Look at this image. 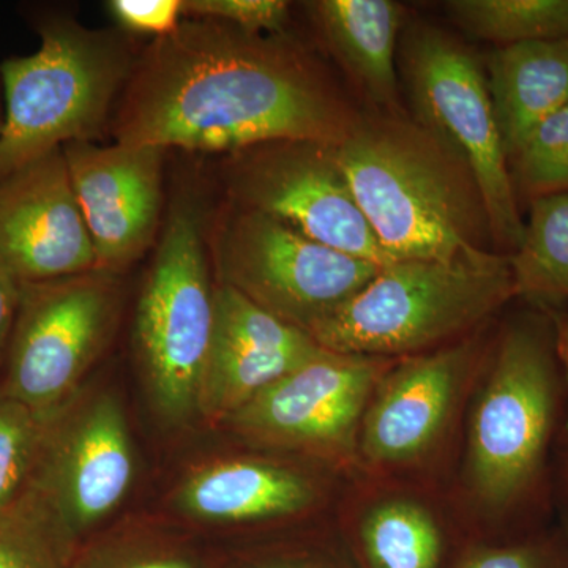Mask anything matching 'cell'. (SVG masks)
<instances>
[{
  "instance_id": "6da1fadb",
  "label": "cell",
  "mask_w": 568,
  "mask_h": 568,
  "mask_svg": "<svg viewBox=\"0 0 568 568\" xmlns=\"http://www.w3.org/2000/svg\"><path fill=\"white\" fill-rule=\"evenodd\" d=\"M362 111L284 33L185 18L152 41L122 91L115 142L241 152L280 141L342 144Z\"/></svg>"
},
{
  "instance_id": "7a4b0ae2",
  "label": "cell",
  "mask_w": 568,
  "mask_h": 568,
  "mask_svg": "<svg viewBox=\"0 0 568 568\" xmlns=\"http://www.w3.org/2000/svg\"><path fill=\"white\" fill-rule=\"evenodd\" d=\"M338 159L392 261L454 263L499 253L476 179L407 112L362 111Z\"/></svg>"
},
{
  "instance_id": "3957f363",
  "label": "cell",
  "mask_w": 568,
  "mask_h": 568,
  "mask_svg": "<svg viewBox=\"0 0 568 568\" xmlns=\"http://www.w3.org/2000/svg\"><path fill=\"white\" fill-rule=\"evenodd\" d=\"M488 357L470 409L463 485L470 506L495 518L518 506L544 470L568 327L537 304L503 325Z\"/></svg>"
},
{
  "instance_id": "277c9868",
  "label": "cell",
  "mask_w": 568,
  "mask_h": 568,
  "mask_svg": "<svg viewBox=\"0 0 568 568\" xmlns=\"http://www.w3.org/2000/svg\"><path fill=\"white\" fill-rule=\"evenodd\" d=\"M511 298L508 254L394 261L308 335L331 353L399 361L476 334Z\"/></svg>"
},
{
  "instance_id": "5b68a950",
  "label": "cell",
  "mask_w": 568,
  "mask_h": 568,
  "mask_svg": "<svg viewBox=\"0 0 568 568\" xmlns=\"http://www.w3.org/2000/svg\"><path fill=\"white\" fill-rule=\"evenodd\" d=\"M29 20L39 51L0 63V181L69 142L97 140L134 65L119 33L91 31L47 10L32 11Z\"/></svg>"
},
{
  "instance_id": "8992f818",
  "label": "cell",
  "mask_w": 568,
  "mask_h": 568,
  "mask_svg": "<svg viewBox=\"0 0 568 568\" xmlns=\"http://www.w3.org/2000/svg\"><path fill=\"white\" fill-rule=\"evenodd\" d=\"M396 65L409 103L407 114L470 171L487 205L496 252L514 254L525 239V219L485 67L457 37L424 21L403 28Z\"/></svg>"
},
{
  "instance_id": "52a82bcc",
  "label": "cell",
  "mask_w": 568,
  "mask_h": 568,
  "mask_svg": "<svg viewBox=\"0 0 568 568\" xmlns=\"http://www.w3.org/2000/svg\"><path fill=\"white\" fill-rule=\"evenodd\" d=\"M215 325L201 220L190 203L173 209L136 310V345L153 405L166 420L197 413Z\"/></svg>"
},
{
  "instance_id": "ba28073f",
  "label": "cell",
  "mask_w": 568,
  "mask_h": 568,
  "mask_svg": "<svg viewBox=\"0 0 568 568\" xmlns=\"http://www.w3.org/2000/svg\"><path fill=\"white\" fill-rule=\"evenodd\" d=\"M132 436L121 403L73 402L47 422L31 485L14 514L31 521L69 558L78 537L121 506L132 487Z\"/></svg>"
},
{
  "instance_id": "9c48e42d",
  "label": "cell",
  "mask_w": 568,
  "mask_h": 568,
  "mask_svg": "<svg viewBox=\"0 0 568 568\" xmlns=\"http://www.w3.org/2000/svg\"><path fill=\"white\" fill-rule=\"evenodd\" d=\"M115 275L95 271L24 283L0 394L48 422L70 405L118 313Z\"/></svg>"
},
{
  "instance_id": "30bf717a",
  "label": "cell",
  "mask_w": 568,
  "mask_h": 568,
  "mask_svg": "<svg viewBox=\"0 0 568 568\" xmlns=\"http://www.w3.org/2000/svg\"><path fill=\"white\" fill-rule=\"evenodd\" d=\"M215 257L223 284L306 334L383 267L241 205L220 224Z\"/></svg>"
},
{
  "instance_id": "8fae6325",
  "label": "cell",
  "mask_w": 568,
  "mask_h": 568,
  "mask_svg": "<svg viewBox=\"0 0 568 568\" xmlns=\"http://www.w3.org/2000/svg\"><path fill=\"white\" fill-rule=\"evenodd\" d=\"M227 173L235 205L263 212L325 246L394 263L377 242L338 159V145L280 141L239 152Z\"/></svg>"
},
{
  "instance_id": "7c38bea8",
  "label": "cell",
  "mask_w": 568,
  "mask_h": 568,
  "mask_svg": "<svg viewBox=\"0 0 568 568\" xmlns=\"http://www.w3.org/2000/svg\"><path fill=\"white\" fill-rule=\"evenodd\" d=\"M394 362L325 351L275 381L227 420L261 446L306 452L355 474L366 407Z\"/></svg>"
},
{
  "instance_id": "4fadbf2b",
  "label": "cell",
  "mask_w": 568,
  "mask_h": 568,
  "mask_svg": "<svg viewBox=\"0 0 568 568\" xmlns=\"http://www.w3.org/2000/svg\"><path fill=\"white\" fill-rule=\"evenodd\" d=\"M485 354L481 328L457 343L388 366L362 420L358 470L379 477L424 465L446 439Z\"/></svg>"
},
{
  "instance_id": "5bb4252c",
  "label": "cell",
  "mask_w": 568,
  "mask_h": 568,
  "mask_svg": "<svg viewBox=\"0 0 568 568\" xmlns=\"http://www.w3.org/2000/svg\"><path fill=\"white\" fill-rule=\"evenodd\" d=\"M0 263L21 284L95 271V250L62 149L0 181Z\"/></svg>"
},
{
  "instance_id": "9a60e30c",
  "label": "cell",
  "mask_w": 568,
  "mask_h": 568,
  "mask_svg": "<svg viewBox=\"0 0 568 568\" xmlns=\"http://www.w3.org/2000/svg\"><path fill=\"white\" fill-rule=\"evenodd\" d=\"M97 268L119 274L151 246L162 211V149L74 141L62 148Z\"/></svg>"
},
{
  "instance_id": "2e32d148",
  "label": "cell",
  "mask_w": 568,
  "mask_h": 568,
  "mask_svg": "<svg viewBox=\"0 0 568 568\" xmlns=\"http://www.w3.org/2000/svg\"><path fill=\"white\" fill-rule=\"evenodd\" d=\"M306 332L227 284L215 287V325L197 413L230 418L275 381L324 354Z\"/></svg>"
},
{
  "instance_id": "e0dca14e",
  "label": "cell",
  "mask_w": 568,
  "mask_h": 568,
  "mask_svg": "<svg viewBox=\"0 0 568 568\" xmlns=\"http://www.w3.org/2000/svg\"><path fill=\"white\" fill-rule=\"evenodd\" d=\"M323 484L305 470L265 458L224 459L186 478L178 506L211 523L275 521L298 517L323 499Z\"/></svg>"
},
{
  "instance_id": "ac0fdd59",
  "label": "cell",
  "mask_w": 568,
  "mask_h": 568,
  "mask_svg": "<svg viewBox=\"0 0 568 568\" xmlns=\"http://www.w3.org/2000/svg\"><path fill=\"white\" fill-rule=\"evenodd\" d=\"M308 6L324 43L368 111L406 114L396 65L405 7L394 0H317Z\"/></svg>"
},
{
  "instance_id": "d6986e66",
  "label": "cell",
  "mask_w": 568,
  "mask_h": 568,
  "mask_svg": "<svg viewBox=\"0 0 568 568\" xmlns=\"http://www.w3.org/2000/svg\"><path fill=\"white\" fill-rule=\"evenodd\" d=\"M485 73L510 160L538 123L568 102V40L496 47Z\"/></svg>"
},
{
  "instance_id": "ffe728a7",
  "label": "cell",
  "mask_w": 568,
  "mask_h": 568,
  "mask_svg": "<svg viewBox=\"0 0 568 568\" xmlns=\"http://www.w3.org/2000/svg\"><path fill=\"white\" fill-rule=\"evenodd\" d=\"M354 517L369 568L440 567L443 523L436 508L414 489H375L364 497Z\"/></svg>"
},
{
  "instance_id": "44dd1931",
  "label": "cell",
  "mask_w": 568,
  "mask_h": 568,
  "mask_svg": "<svg viewBox=\"0 0 568 568\" xmlns=\"http://www.w3.org/2000/svg\"><path fill=\"white\" fill-rule=\"evenodd\" d=\"M525 239L510 256L517 298L534 304L568 298V192L529 203Z\"/></svg>"
},
{
  "instance_id": "7402d4cb",
  "label": "cell",
  "mask_w": 568,
  "mask_h": 568,
  "mask_svg": "<svg viewBox=\"0 0 568 568\" xmlns=\"http://www.w3.org/2000/svg\"><path fill=\"white\" fill-rule=\"evenodd\" d=\"M444 10L462 31L497 48L568 40V0H448Z\"/></svg>"
},
{
  "instance_id": "603a6c76",
  "label": "cell",
  "mask_w": 568,
  "mask_h": 568,
  "mask_svg": "<svg viewBox=\"0 0 568 568\" xmlns=\"http://www.w3.org/2000/svg\"><path fill=\"white\" fill-rule=\"evenodd\" d=\"M518 203L568 192V102L530 132L508 160Z\"/></svg>"
},
{
  "instance_id": "cb8c5ba5",
  "label": "cell",
  "mask_w": 568,
  "mask_h": 568,
  "mask_svg": "<svg viewBox=\"0 0 568 568\" xmlns=\"http://www.w3.org/2000/svg\"><path fill=\"white\" fill-rule=\"evenodd\" d=\"M47 422L0 394V521L20 507L31 485Z\"/></svg>"
},
{
  "instance_id": "d4e9b609",
  "label": "cell",
  "mask_w": 568,
  "mask_h": 568,
  "mask_svg": "<svg viewBox=\"0 0 568 568\" xmlns=\"http://www.w3.org/2000/svg\"><path fill=\"white\" fill-rule=\"evenodd\" d=\"M183 18L226 22L252 33H284L290 3L283 0H182Z\"/></svg>"
},
{
  "instance_id": "484cf974",
  "label": "cell",
  "mask_w": 568,
  "mask_h": 568,
  "mask_svg": "<svg viewBox=\"0 0 568 568\" xmlns=\"http://www.w3.org/2000/svg\"><path fill=\"white\" fill-rule=\"evenodd\" d=\"M0 568H65L48 537L20 514L0 521Z\"/></svg>"
},
{
  "instance_id": "4316f807",
  "label": "cell",
  "mask_w": 568,
  "mask_h": 568,
  "mask_svg": "<svg viewBox=\"0 0 568 568\" xmlns=\"http://www.w3.org/2000/svg\"><path fill=\"white\" fill-rule=\"evenodd\" d=\"M111 17L123 32L163 39L183 21L182 0H111Z\"/></svg>"
},
{
  "instance_id": "83f0119b",
  "label": "cell",
  "mask_w": 568,
  "mask_h": 568,
  "mask_svg": "<svg viewBox=\"0 0 568 568\" xmlns=\"http://www.w3.org/2000/svg\"><path fill=\"white\" fill-rule=\"evenodd\" d=\"M458 568H562V562L551 545L526 541L504 547H478Z\"/></svg>"
},
{
  "instance_id": "f1b7e54d",
  "label": "cell",
  "mask_w": 568,
  "mask_h": 568,
  "mask_svg": "<svg viewBox=\"0 0 568 568\" xmlns=\"http://www.w3.org/2000/svg\"><path fill=\"white\" fill-rule=\"evenodd\" d=\"M22 284L0 263V376L20 312Z\"/></svg>"
},
{
  "instance_id": "f546056e",
  "label": "cell",
  "mask_w": 568,
  "mask_h": 568,
  "mask_svg": "<svg viewBox=\"0 0 568 568\" xmlns=\"http://www.w3.org/2000/svg\"><path fill=\"white\" fill-rule=\"evenodd\" d=\"M100 568V567H99ZM103 568H200L194 560L175 552H155V555L134 556L118 560Z\"/></svg>"
},
{
  "instance_id": "4dcf8cb0",
  "label": "cell",
  "mask_w": 568,
  "mask_h": 568,
  "mask_svg": "<svg viewBox=\"0 0 568 568\" xmlns=\"http://www.w3.org/2000/svg\"><path fill=\"white\" fill-rule=\"evenodd\" d=\"M6 125V99H3L2 78H0V134L3 132Z\"/></svg>"
},
{
  "instance_id": "1f68e13d",
  "label": "cell",
  "mask_w": 568,
  "mask_h": 568,
  "mask_svg": "<svg viewBox=\"0 0 568 568\" xmlns=\"http://www.w3.org/2000/svg\"><path fill=\"white\" fill-rule=\"evenodd\" d=\"M261 568H308L305 566H297V564H272V566H265Z\"/></svg>"
}]
</instances>
